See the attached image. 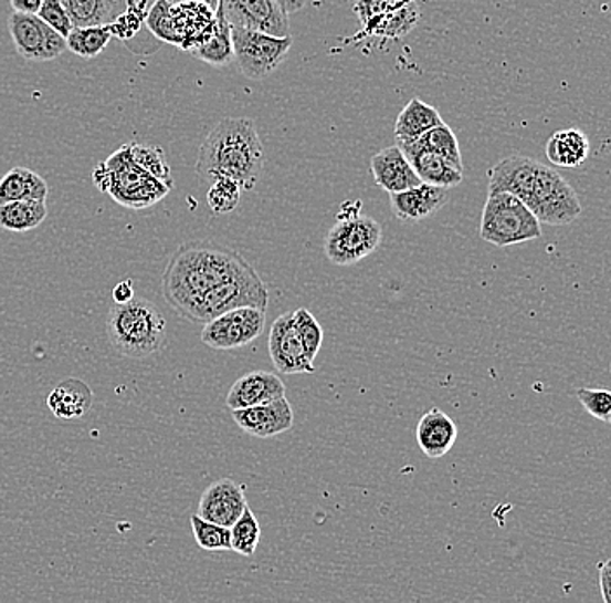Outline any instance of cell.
<instances>
[{
	"mask_svg": "<svg viewBox=\"0 0 611 603\" xmlns=\"http://www.w3.org/2000/svg\"><path fill=\"white\" fill-rule=\"evenodd\" d=\"M577 398L592 417L603 423L611 422V393L608 389L580 388Z\"/></svg>",
	"mask_w": 611,
	"mask_h": 603,
	"instance_id": "74e56055",
	"label": "cell"
},
{
	"mask_svg": "<svg viewBox=\"0 0 611 603\" xmlns=\"http://www.w3.org/2000/svg\"><path fill=\"white\" fill-rule=\"evenodd\" d=\"M134 298V288L130 280H124L120 284H117V288L114 289V301L115 303H127V301L133 300Z\"/></svg>",
	"mask_w": 611,
	"mask_h": 603,
	"instance_id": "b9f144b4",
	"label": "cell"
},
{
	"mask_svg": "<svg viewBox=\"0 0 611 603\" xmlns=\"http://www.w3.org/2000/svg\"><path fill=\"white\" fill-rule=\"evenodd\" d=\"M285 397L284 381L266 371H254L235 381L228 392V409H245Z\"/></svg>",
	"mask_w": 611,
	"mask_h": 603,
	"instance_id": "ffe728a7",
	"label": "cell"
},
{
	"mask_svg": "<svg viewBox=\"0 0 611 603\" xmlns=\"http://www.w3.org/2000/svg\"><path fill=\"white\" fill-rule=\"evenodd\" d=\"M231 413L239 428L252 437H278L294 426V409L287 397L245 407V409L231 410Z\"/></svg>",
	"mask_w": 611,
	"mask_h": 603,
	"instance_id": "9a60e30c",
	"label": "cell"
},
{
	"mask_svg": "<svg viewBox=\"0 0 611 603\" xmlns=\"http://www.w3.org/2000/svg\"><path fill=\"white\" fill-rule=\"evenodd\" d=\"M69 12L73 29L108 24L117 18V2L112 0H60Z\"/></svg>",
	"mask_w": 611,
	"mask_h": 603,
	"instance_id": "f1b7e54d",
	"label": "cell"
},
{
	"mask_svg": "<svg viewBox=\"0 0 611 603\" xmlns=\"http://www.w3.org/2000/svg\"><path fill=\"white\" fill-rule=\"evenodd\" d=\"M48 218V204L45 200L27 199L14 202L0 204V227L8 231L35 230Z\"/></svg>",
	"mask_w": 611,
	"mask_h": 603,
	"instance_id": "4316f807",
	"label": "cell"
},
{
	"mask_svg": "<svg viewBox=\"0 0 611 603\" xmlns=\"http://www.w3.org/2000/svg\"><path fill=\"white\" fill-rule=\"evenodd\" d=\"M254 268L235 249L211 240L185 242L162 273V294L179 316L188 315L207 291Z\"/></svg>",
	"mask_w": 611,
	"mask_h": 603,
	"instance_id": "7a4b0ae2",
	"label": "cell"
},
{
	"mask_svg": "<svg viewBox=\"0 0 611 603\" xmlns=\"http://www.w3.org/2000/svg\"><path fill=\"white\" fill-rule=\"evenodd\" d=\"M515 195L539 219L540 225L565 227L582 215L579 195L551 167L523 155H510L495 164L488 176V194Z\"/></svg>",
	"mask_w": 611,
	"mask_h": 603,
	"instance_id": "6da1fadb",
	"label": "cell"
},
{
	"mask_svg": "<svg viewBox=\"0 0 611 603\" xmlns=\"http://www.w3.org/2000/svg\"><path fill=\"white\" fill-rule=\"evenodd\" d=\"M480 237L485 242L507 248L516 243L530 242L542 237L539 219L518 197L498 191L488 194L483 207Z\"/></svg>",
	"mask_w": 611,
	"mask_h": 603,
	"instance_id": "8992f818",
	"label": "cell"
},
{
	"mask_svg": "<svg viewBox=\"0 0 611 603\" xmlns=\"http://www.w3.org/2000/svg\"><path fill=\"white\" fill-rule=\"evenodd\" d=\"M106 329L109 343L129 358H146L166 346V319L150 301L133 298L127 303H115Z\"/></svg>",
	"mask_w": 611,
	"mask_h": 603,
	"instance_id": "277c9868",
	"label": "cell"
},
{
	"mask_svg": "<svg viewBox=\"0 0 611 603\" xmlns=\"http://www.w3.org/2000/svg\"><path fill=\"white\" fill-rule=\"evenodd\" d=\"M263 166L264 146L254 122L228 117L203 139L197 175L207 185L219 178H230L239 183L242 190H252L260 181Z\"/></svg>",
	"mask_w": 611,
	"mask_h": 603,
	"instance_id": "3957f363",
	"label": "cell"
},
{
	"mask_svg": "<svg viewBox=\"0 0 611 603\" xmlns=\"http://www.w3.org/2000/svg\"><path fill=\"white\" fill-rule=\"evenodd\" d=\"M443 118L434 106L424 103L419 97H413L407 103L405 108L401 110L394 124V136L397 143L413 142L421 138L422 134L440 126Z\"/></svg>",
	"mask_w": 611,
	"mask_h": 603,
	"instance_id": "d4e9b609",
	"label": "cell"
},
{
	"mask_svg": "<svg viewBox=\"0 0 611 603\" xmlns=\"http://www.w3.org/2000/svg\"><path fill=\"white\" fill-rule=\"evenodd\" d=\"M194 56L212 66H227L235 60L233 41H231V24L228 23L221 9H215V27L203 44L193 51Z\"/></svg>",
	"mask_w": 611,
	"mask_h": 603,
	"instance_id": "83f0119b",
	"label": "cell"
},
{
	"mask_svg": "<svg viewBox=\"0 0 611 603\" xmlns=\"http://www.w3.org/2000/svg\"><path fill=\"white\" fill-rule=\"evenodd\" d=\"M130 157L139 167L150 173L158 181H162L166 187H175V179L170 173L169 163H167L166 152L160 146L138 145L130 143Z\"/></svg>",
	"mask_w": 611,
	"mask_h": 603,
	"instance_id": "4dcf8cb0",
	"label": "cell"
},
{
	"mask_svg": "<svg viewBox=\"0 0 611 603\" xmlns=\"http://www.w3.org/2000/svg\"><path fill=\"white\" fill-rule=\"evenodd\" d=\"M242 191L239 183L233 181V179H215L207 191V204H209L214 215H230L239 207Z\"/></svg>",
	"mask_w": 611,
	"mask_h": 603,
	"instance_id": "e575fe53",
	"label": "cell"
},
{
	"mask_svg": "<svg viewBox=\"0 0 611 603\" xmlns=\"http://www.w3.org/2000/svg\"><path fill=\"white\" fill-rule=\"evenodd\" d=\"M231 550L242 557H252L261 541V527L251 508H245L240 519L230 527Z\"/></svg>",
	"mask_w": 611,
	"mask_h": 603,
	"instance_id": "d6a6232c",
	"label": "cell"
},
{
	"mask_svg": "<svg viewBox=\"0 0 611 603\" xmlns=\"http://www.w3.org/2000/svg\"><path fill=\"white\" fill-rule=\"evenodd\" d=\"M170 20L178 33L179 49L193 53L214 30L215 11L202 2H179L170 4Z\"/></svg>",
	"mask_w": 611,
	"mask_h": 603,
	"instance_id": "e0dca14e",
	"label": "cell"
},
{
	"mask_svg": "<svg viewBox=\"0 0 611 603\" xmlns=\"http://www.w3.org/2000/svg\"><path fill=\"white\" fill-rule=\"evenodd\" d=\"M219 9L231 27L257 30L276 37L291 33L288 14H285L275 0H219Z\"/></svg>",
	"mask_w": 611,
	"mask_h": 603,
	"instance_id": "4fadbf2b",
	"label": "cell"
},
{
	"mask_svg": "<svg viewBox=\"0 0 611 603\" xmlns=\"http://www.w3.org/2000/svg\"><path fill=\"white\" fill-rule=\"evenodd\" d=\"M146 11L143 6H134L129 8V11L122 17L115 18L112 23H109V30H112V35L120 37V39H129V37L136 35L138 33L139 27H141L143 20H146Z\"/></svg>",
	"mask_w": 611,
	"mask_h": 603,
	"instance_id": "ab89813d",
	"label": "cell"
},
{
	"mask_svg": "<svg viewBox=\"0 0 611 603\" xmlns=\"http://www.w3.org/2000/svg\"><path fill=\"white\" fill-rule=\"evenodd\" d=\"M273 365L280 374H313L315 362L304 352L303 341L294 324V312L284 313L273 322L267 340Z\"/></svg>",
	"mask_w": 611,
	"mask_h": 603,
	"instance_id": "5bb4252c",
	"label": "cell"
},
{
	"mask_svg": "<svg viewBox=\"0 0 611 603\" xmlns=\"http://www.w3.org/2000/svg\"><path fill=\"white\" fill-rule=\"evenodd\" d=\"M285 14H294L306 6V0H275Z\"/></svg>",
	"mask_w": 611,
	"mask_h": 603,
	"instance_id": "ee69618b",
	"label": "cell"
},
{
	"mask_svg": "<svg viewBox=\"0 0 611 603\" xmlns=\"http://www.w3.org/2000/svg\"><path fill=\"white\" fill-rule=\"evenodd\" d=\"M8 29L14 48L23 60L53 61L66 51L65 37H61L36 14L12 11Z\"/></svg>",
	"mask_w": 611,
	"mask_h": 603,
	"instance_id": "7c38bea8",
	"label": "cell"
},
{
	"mask_svg": "<svg viewBox=\"0 0 611 603\" xmlns=\"http://www.w3.org/2000/svg\"><path fill=\"white\" fill-rule=\"evenodd\" d=\"M355 12L365 35L382 39L405 37L421 18L415 0H357Z\"/></svg>",
	"mask_w": 611,
	"mask_h": 603,
	"instance_id": "8fae6325",
	"label": "cell"
},
{
	"mask_svg": "<svg viewBox=\"0 0 611 603\" xmlns=\"http://www.w3.org/2000/svg\"><path fill=\"white\" fill-rule=\"evenodd\" d=\"M459 429L454 419L440 409H431L421 417L415 438L422 453L430 459H440L452 450Z\"/></svg>",
	"mask_w": 611,
	"mask_h": 603,
	"instance_id": "7402d4cb",
	"label": "cell"
},
{
	"mask_svg": "<svg viewBox=\"0 0 611 603\" xmlns=\"http://www.w3.org/2000/svg\"><path fill=\"white\" fill-rule=\"evenodd\" d=\"M381 242V223L369 216L355 215L337 218L325 239L324 251L330 263L351 267L377 251Z\"/></svg>",
	"mask_w": 611,
	"mask_h": 603,
	"instance_id": "ba28073f",
	"label": "cell"
},
{
	"mask_svg": "<svg viewBox=\"0 0 611 603\" xmlns=\"http://www.w3.org/2000/svg\"><path fill=\"white\" fill-rule=\"evenodd\" d=\"M267 301H270V294H267L266 284L255 270H251L207 291L191 306L185 320L203 325L221 313L230 312L235 308L252 306L267 310Z\"/></svg>",
	"mask_w": 611,
	"mask_h": 603,
	"instance_id": "52a82bcc",
	"label": "cell"
},
{
	"mask_svg": "<svg viewBox=\"0 0 611 603\" xmlns=\"http://www.w3.org/2000/svg\"><path fill=\"white\" fill-rule=\"evenodd\" d=\"M36 17L41 18L44 23H48L51 29L56 30L65 39L73 30L69 12L61 6L60 0H44L39 11H36Z\"/></svg>",
	"mask_w": 611,
	"mask_h": 603,
	"instance_id": "f35d334b",
	"label": "cell"
},
{
	"mask_svg": "<svg viewBox=\"0 0 611 603\" xmlns=\"http://www.w3.org/2000/svg\"><path fill=\"white\" fill-rule=\"evenodd\" d=\"M266 325V310L242 306L221 313L211 322L203 324L202 343L209 349L228 350L243 349L257 340Z\"/></svg>",
	"mask_w": 611,
	"mask_h": 603,
	"instance_id": "30bf717a",
	"label": "cell"
},
{
	"mask_svg": "<svg viewBox=\"0 0 611 603\" xmlns=\"http://www.w3.org/2000/svg\"><path fill=\"white\" fill-rule=\"evenodd\" d=\"M145 24L157 37L158 41L179 48L178 33H176L172 20H170V2L155 0L150 11L146 14Z\"/></svg>",
	"mask_w": 611,
	"mask_h": 603,
	"instance_id": "8d00e7d4",
	"label": "cell"
},
{
	"mask_svg": "<svg viewBox=\"0 0 611 603\" xmlns=\"http://www.w3.org/2000/svg\"><path fill=\"white\" fill-rule=\"evenodd\" d=\"M170 4H179V2H202V4L209 6L211 9L219 8V0H167Z\"/></svg>",
	"mask_w": 611,
	"mask_h": 603,
	"instance_id": "f6af8a7d",
	"label": "cell"
},
{
	"mask_svg": "<svg viewBox=\"0 0 611 603\" xmlns=\"http://www.w3.org/2000/svg\"><path fill=\"white\" fill-rule=\"evenodd\" d=\"M191 531H193L194 541L206 551H228L231 550L230 527L219 526V523L209 522L202 519L200 514H191Z\"/></svg>",
	"mask_w": 611,
	"mask_h": 603,
	"instance_id": "836d02e7",
	"label": "cell"
},
{
	"mask_svg": "<svg viewBox=\"0 0 611 603\" xmlns=\"http://www.w3.org/2000/svg\"><path fill=\"white\" fill-rule=\"evenodd\" d=\"M418 142L424 145L425 148H430L434 154L449 160L452 166L464 170L457 136H455L454 131L446 126L445 122L422 134L421 138H418Z\"/></svg>",
	"mask_w": 611,
	"mask_h": 603,
	"instance_id": "1f68e13d",
	"label": "cell"
},
{
	"mask_svg": "<svg viewBox=\"0 0 611 603\" xmlns=\"http://www.w3.org/2000/svg\"><path fill=\"white\" fill-rule=\"evenodd\" d=\"M598 572H600L601 595L604 603H611V560H604Z\"/></svg>",
	"mask_w": 611,
	"mask_h": 603,
	"instance_id": "60d3db41",
	"label": "cell"
},
{
	"mask_svg": "<svg viewBox=\"0 0 611 603\" xmlns=\"http://www.w3.org/2000/svg\"><path fill=\"white\" fill-rule=\"evenodd\" d=\"M398 146L422 183L449 190V188L459 187L464 179V175H462L464 170L452 166L449 160L434 154L430 148H425L418 139L398 143Z\"/></svg>",
	"mask_w": 611,
	"mask_h": 603,
	"instance_id": "ac0fdd59",
	"label": "cell"
},
{
	"mask_svg": "<svg viewBox=\"0 0 611 603\" xmlns=\"http://www.w3.org/2000/svg\"><path fill=\"white\" fill-rule=\"evenodd\" d=\"M370 167H372L377 187H381L388 194L409 190L422 183L398 145L388 146L384 150L373 155Z\"/></svg>",
	"mask_w": 611,
	"mask_h": 603,
	"instance_id": "44dd1931",
	"label": "cell"
},
{
	"mask_svg": "<svg viewBox=\"0 0 611 603\" xmlns=\"http://www.w3.org/2000/svg\"><path fill=\"white\" fill-rule=\"evenodd\" d=\"M94 183L99 190L112 195L115 202L130 209H145L162 200L170 188L146 173L130 157L129 145L122 146L112 157L94 169Z\"/></svg>",
	"mask_w": 611,
	"mask_h": 603,
	"instance_id": "5b68a950",
	"label": "cell"
},
{
	"mask_svg": "<svg viewBox=\"0 0 611 603\" xmlns=\"http://www.w3.org/2000/svg\"><path fill=\"white\" fill-rule=\"evenodd\" d=\"M231 41L239 69L252 81H263L275 72L292 49V37H276L257 30L231 27Z\"/></svg>",
	"mask_w": 611,
	"mask_h": 603,
	"instance_id": "9c48e42d",
	"label": "cell"
},
{
	"mask_svg": "<svg viewBox=\"0 0 611 603\" xmlns=\"http://www.w3.org/2000/svg\"><path fill=\"white\" fill-rule=\"evenodd\" d=\"M591 143L580 129H561L552 134L546 145V155L551 164L565 169L582 166L588 160Z\"/></svg>",
	"mask_w": 611,
	"mask_h": 603,
	"instance_id": "cb8c5ba5",
	"label": "cell"
},
{
	"mask_svg": "<svg viewBox=\"0 0 611 603\" xmlns=\"http://www.w3.org/2000/svg\"><path fill=\"white\" fill-rule=\"evenodd\" d=\"M44 0H11V8L14 12H27V14H36Z\"/></svg>",
	"mask_w": 611,
	"mask_h": 603,
	"instance_id": "7bdbcfd3",
	"label": "cell"
},
{
	"mask_svg": "<svg viewBox=\"0 0 611 603\" xmlns=\"http://www.w3.org/2000/svg\"><path fill=\"white\" fill-rule=\"evenodd\" d=\"M247 498L243 487L231 478H221L203 490L199 502V513L202 519L219 526L231 527L247 508Z\"/></svg>",
	"mask_w": 611,
	"mask_h": 603,
	"instance_id": "2e32d148",
	"label": "cell"
},
{
	"mask_svg": "<svg viewBox=\"0 0 611 603\" xmlns=\"http://www.w3.org/2000/svg\"><path fill=\"white\" fill-rule=\"evenodd\" d=\"M112 2H118V0H112Z\"/></svg>",
	"mask_w": 611,
	"mask_h": 603,
	"instance_id": "bcb514c9",
	"label": "cell"
},
{
	"mask_svg": "<svg viewBox=\"0 0 611 603\" xmlns=\"http://www.w3.org/2000/svg\"><path fill=\"white\" fill-rule=\"evenodd\" d=\"M48 407L57 419H81L93 407V389L85 381L69 377L57 383L48 395Z\"/></svg>",
	"mask_w": 611,
	"mask_h": 603,
	"instance_id": "603a6c76",
	"label": "cell"
},
{
	"mask_svg": "<svg viewBox=\"0 0 611 603\" xmlns=\"http://www.w3.org/2000/svg\"><path fill=\"white\" fill-rule=\"evenodd\" d=\"M389 202L400 221L415 223L436 215L449 202V190L421 183L409 190L389 194Z\"/></svg>",
	"mask_w": 611,
	"mask_h": 603,
	"instance_id": "d6986e66",
	"label": "cell"
},
{
	"mask_svg": "<svg viewBox=\"0 0 611 603\" xmlns=\"http://www.w3.org/2000/svg\"><path fill=\"white\" fill-rule=\"evenodd\" d=\"M294 324H296L297 334L303 341L304 352L309 361L315 362L324 344V329L318 324V320L312 315L306 308H299L294 312Z\"/></svg>",
	"mask_w": 611,
	"mask_h": 603,
	"instance_id": "d590c367",
	"label": "cell"
},
{
	"mask_svg": "<svg viewBox=\"0 0 611 603\" xmlns=\"http://www.w3.org/2000/svg\"><path fill=\"white\" fill-rule=\"evenodd\" d=\"M48 181L27 167H12L0 179V204L27 199L48 200Z\"/></svg>",
	"mask_w": 611,
	"mask_h": 603,
	"instance_id": "484cf974",
	"label": "cell"
},
{
	"mask_svg": "<svg viewBox=\"0 0 611 603\" xmlns=\"http://www.w3.org/2000/svg\"><path fill=\"white\" fill-rule=\"evenodd\" d=\"M112 30L108 24H96V27H82L73 29L66 37V49L85 60H93L105 51L108 42L112 41Z\"/></svg>",
	"mask_w": 611,
	"mask_h": 603,
	"instance_id": "f546056e",
	"label": "cell"
}]
</instances>
